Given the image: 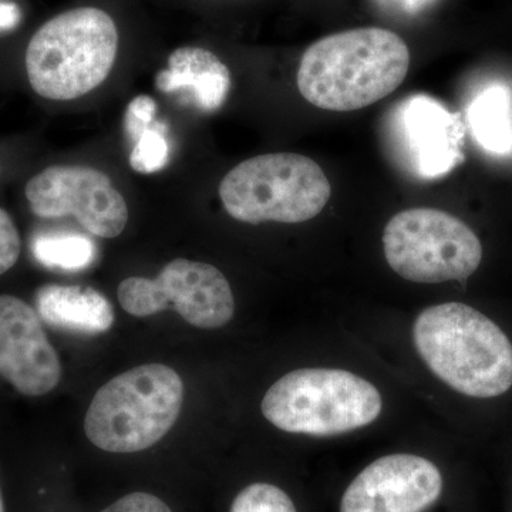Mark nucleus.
Returning a JSON list of instances; mask_svg holds the SVG:
<instances>
[{
  "mask_svg": "<svg viewBox=\"0 0 512 512\" xmlns=\"http://www.w3.org/2000/svg\"><path fill=\"white\" fill-rule=\"evenodd\" d=\"M410 69L406 42L382 28H359L323 37L303 53L296 84L318 109H365L399 89Z\"/></svg>",
  "mask_w": 512,
  "mask_h": 512,
  "instance_id": "obj_1",
  "label": "nucleus"
},
{
  "mask_svg": "<svg viewBox=\"0 0 512 512\" xmlns=\"http://www.w3.org/2000/svg\"><path fill=\"white\" fill-rule=\"evenodd\" d=\"M413 339L431 372L458 393L491 399L512 387L510 339L473 306L451 302L424 309Z\"/></svg>",
  "mask_w": 512,
  "mask_h": 512,
  "instance_id": "obj_2",
  "label": "nucleus"
},
{
  "mask_svg": "<svg viewBox=\"0 0 512 512\" xmlns=\"http://www.w3.org/2000/svg\"><path fill=\"white\" fill-rule=\"evenodd\" d=\"M119 40L116 23L104 10L60 13L30 39L25 59L30 86L47 100L86 96L109 77Z\"/></svg>",
  "mask_w": 512,
  "mask_h": 512,
  "instance_id": "obj_3",
  "label": "nucleus"
},
{
  "mask_svg": "<svg viewBox=\"0 0 512 512\" xmlns=\"http://www.w3.org/2000/svg\"><path fill=\"white\" fill-rule=\"evenodd\" d=\"M183 399V380L171 367H134L100 387L87 410L84 431L107 453H138L173 429Z\"/></svg>",
  "mask_w": 512,
  "mask_h": 512,
  "instance_id": "obj_4",
  "label": "nucleus"
},
{
  "mask_svg": "<svg viewBox=\"0 0 512 512\" xmlns=\"http://www.w3.org/2000/svg\"><path fill=\"white\" fill-rule=\"evenodd\" d=\"M379 390L340 369H299L266 392L265 419L288 433L328 437L369 426L382 413Z\"/></svg>",
  "mask_w": 512,
  "mask_h": 512,
  "instance_id": "obj_5",
  "label": "nucleus"
},
{
  "mask_svg": "<svg viewBox=\"0 0 512 512\" xmlns=\"http://www.w3.org/2000/svg\"><path fill=\"white\" fill-rule=\"evenodd\" d=\"M218 191L234 220L301 224L318 217L332 187L312 158L275 153L242 161L225 175Z\"/></svg>",
  "mask_w": 512,
  "mask_h": 512,
  "instance_id": "obj_6",
  "label": "nucleus"
},
{
  "mask_svg": "<svg viewBox=\"0 0 512 512\" xmlns=\"http://www.w3.org/2000/svg\"><path fill=\"white\" fill-rule=\"evenodd\" d=\"M383 247L390 268L416 284L464 281L483 259L476 232L436 208H412L394 215L384 228Z\"/></svg>",
  "mask_w": 512,
  "mask_h": 512,
  "instance_id": "obj_7",
  "label": "nucleus"
},
{
  "mask_svg": "<svg viewBox=\"0 0 512 512\" xmlns=\"http://www.w3.org/2000/svg\"><path fill=\"white\" fill-rule=\"evenodd\" d=\"M117 298L121 308L136 318L174 309L200 329L222 328L235 312L234 293L220 269L183 258L168 262L157 278L124 279Z\"/></svg>",
  "mask_w": 512,
  "mask_h": 512,
  "instance_id": "obj_8",
  "label": "nucleus"
},
{
  "mask_svg": "<svg viewBox=\"0 0 512 512\" xmlns=\"http://www.w3.org/2000/svg\"><path fill=\"white\" fill-rule=\"evenodd\" d=\"M30 210L45 220L74 217L99 238H116L127 227L128 207L109 175L87 165H53L30 178Z\"/></svg>",
  "mask_w": 512,
  "mask_h": 512,
  "instance_id": "obj_9",
  "label": "nucleus"
},
{
  "mask_svg": "<svg viewBox=\"0 0 512 512\" xmlns=\"http://www.w3.org/2000/svg\"><path fill=\"white\" fill-rule=\"evenodd\" d=\"M443 491L436 464L414 454L373 461L350 483L340 512H423Z\"/></svg>",
  "mask_w": 512,
  "mask_h": 512,
  "instance_id": "obj_10",
  "label": "nucleus"
},
{
  "mask_svg": "<svg viewBox=\"0 0 512 512\" xmlns=\"http://www.w3.org/2000/svg\"><path fill=\"white\" fill-rule=\"evenodd\" d=\"M0 376L30 397L52 392L62 377L39 313L13 295H0Z\"/></svg>",
  "mask_w": 512,
  "mask_h": 512,
  "instance_id": "obj_11",
  "label": "nucleus"
},
{
  "mask_svg": "<svg viewBox=\"0 0 512 512\" xmlns=\"http://www.w3.org/2000/svg\"><path fill=\"white\" fill-rule=\"evenodd\" d=\"M397 123L404 153L419 177L434 180L463 163V126L439 101L424 94L404 100Z\"/></svg>",
  "mask_w": 512,
  "mask_h": 512,
  "instance_id": "obj_12",
  "label": "nucleus"
},
{
  "mask_svg": "<svg viewBox=\"0 0 512 512\" xmlns=\"http://www.w3.org/2000/svg\"><path fill=\"white\" fill-rule=\"evenodd\" d=\"M156 84L163 93H184L198 110H220L231 89V73L220 57L202 47H178L168 57L167 69Z\"/></svg>",
  "mask_w": 512,
  "mask_h": 512,
  "instance_id": "obj_13",
  "label": "nucleus"
},
{
  "mask_svg": "<svg viewBox=\"0 0 512 512\" xmlns=\"http://www.w3.org/2000/svg\"><path fill=\"white\" fill-rule=\"evenodd\" d=\"M35 301L40 318L53 328L97 335L114 323L109 299L90 286L45 285L37 289Z\"/></svg>",
  "mask_w": 512,
  "mask_h": 512,
  "instance_id": "obj_14",
  "label": "nucleus"
},
{
  "mask_svg": "<svg viewBox=\"0 0 512 512\" xmlns=\"http://www.w3.org/2000/svg\"><path fill=\"white\" fill-rule=\"evenodd\" d=\"M468 124L478 144L488 153L512 151L511 94L503 84H493L477 94L468 106Z\"/></svg>",
  "mask_w": 512,
  "mask_h": 512,
  "instance_id": "obj_15",
  "label": "nucleus"
},
{
  "mask_svg": "<svg viewBox=\"0 0 512 512\" xmlns=\"http://www.w3.org/2000/svg\"><path fill=\"white\" fill-rule=\"evenodd\" d=\"M32 254L50 269L79 272L89 268L97 256L96 244L74 232H40L32 239Z\"/></svg>",
  "mask_w": 512,
  "mask_h": 512,
  "instance_id": "obj_16",
  "label": "nucleus"
},
{
  "mask_svg": "<svg viewBox=\"0 0 512 512\" xmlns=\"http://www.w3.org/2000/svg\"><path fill=\"white\" fill-rule=\"evenodd\" d=\"M229 512H298L292 498L282 488L254 483L239 491Z\"/></svg>",
  "mask_w": 512,
  "mask_h": 512,
  "instance_id": "obj_17",
  "label": "nucleus"
},
{
  "mask_svg": "<svg viewBox=\"0 0 512 512\" xmlns=\"http://www.w3.org/2000/svg\"><path fill=\"white\" fill-rule=\"evenodd\" d=\"M170 160V144L158 127H151L136 138L131 148L130 165L141 174H153L163 170Z\"/></svg>",
  "mask_w": 512,
  "mask_h": 512,
  "instance_id": "obj_18",
  "label": "nucleus"
},
{
  "mask_svg": "<svg viewBox=\"0 0 512 512\" xmlns=\"http://www.w3.org/2000/svg\"><path fill=\"white\" fill-rule=\"evenodd\" d=\"M157 103L150 96H138L130 101L124 114V133L131 143L154 126Z\"/></svg>",
  "mask_w": 512,
  "mask_h": 512,
  "instance_id": "obj_19",
  "label": "nucleus"
},
{
  "mask_svg": "<svg viewBox=\"0 0 512 512\" xmlns=\"http://www.w3.org/2000/svg\"><path fill=\"white\" fill-rule=\"evenodd\" d=\"M20 256V235L15 222L0 208V275L15 266Z\"/></svg>",
  "mask_w": 512,
  "mask_h": 512,
  "instance_id": "obj_20",
  "label": "nucleus"
},
{
  "mask_svg": "<svg viewBox=\"0 0 512 512\" xmlns=\"http://www.w3.org/2000/svg\"><path fill=\"white\" fill-rule=\"evenodd\" d=\"M100 512H173L170 505L147 491L128 493Z\"/></svg>",
  "mask_w": 512,
  "mask_h": 512,
  "instance_id": "obj_21",
  "label": "nucleus"
},
{
  "mask_svg": "<svg viewBox=\"0 0 512 512\" xmlns=\"http://www.w3.org/2000/svg\"><path fill=\"white\" fill-rule=\"evenodd\" d=\"M22 12L16 3L0 2V32H9L18 28Z\"/></svg>",
  "mask_w": 512,
  "mask_h": 512,
  "instance_id": "obj_22",
  "label": "nucleus"
},
{
  "mask_svg": "<svg viewBox=\"0 0 512 512\" xmlns=\"http://www.w3.org/2000/svg\"><path fill=\"white\" fill-rule=\"evenodd\" d=\"M0 512H6L5 500H3L2 490H0Z\"/></svg>",
  "mask_w": 512,
  "mask_h": 512,
  "instance_id": "obj_23",
  "label": "nucleus"
}]
</instances>
